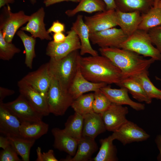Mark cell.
<instances>
[{"label":"cell","mask_w":161,"mask_h":161,"mask_svg":"<svg viewBox=\"0 0 161 161\" xmlns=\"http://www.w3.org/2000/svg\"><path fill=\"white\" fill-rule=\"evenodd\" d=\"M52 133L54 137V147L64 151L70 156H74L77 150L78 140L67 134L63 129L53 128Z\"/></svg>","instance_id":"obj_22"},{"label":"cell","mask_w":161,"mask_h":161,"mask_svg":"<svg viewBox=\"0 0 161 161\" xmlns=\"http://www.w3.org/2000/svg\"><path fill=\"white\" fill-rule=\"evenodd\" d=\"M20 94L35 109L43 116L48 115L49 111L46 97L21 79L17 83Z\"/></svg>","instance_id":"obj_13"},{"label":"cell","mask_w":161,"mask_h":161,"mask_svg":"<svg viewBox=\"0 0 161 161\" xmlns=\"http://www.w3.org/2000/svg\"><path fill=\"white\" fill-rule=\"evenodd\" d=\"M83 116V124L82 136L95 139L99 134L106 130L101 114L93 112Z\"/></svg>","instance_id":"obj_23"},{"label":"cell","mask_w":161,"mask_h":161,"mask_svg":"<svg viewBox=\"0 0 161 161\" xmlns=\"http://www.w3.org/2000/svg\"><path fill=\"white\" fill-rule=\"evenodd\" d=\"M85 23L90 33L103 30L117 26L115 18V10H106L98 12L91 16H85Z\"/></svg>","instance_id":"obj_12"},{"label":"cell","mask_w":161,"mask_h":161,"mask_svg":"<svg viewBox=\"0 0 161 161\" xmlns=\"http://www.w3.org/2000/svg\"><path fill=\"white\" fill-rule=\"evenodd\" d=\"M156 0H114L116 9L125 12L139 11L142 14L147 12Z\"/></svg>","instance_id":"obj_24"},{"label":"cell","mask_w":161,"mask_h":161,"mask_svg":"<svg viewBox=\"0 0 161 161\" xmlns=\"http://www.w3.org/2000/svg\"><path fill=\"white\" fill-rule=\"evenodd\" d=\"M148 71L143 72L132 77L141 85L143 90L152 99H156L161 100V90L156 87L148 76Z\"/></svg>","instance_id":"obj_34"},{"label":"cell","mask_w":161,"mask_h":161,"mask_svg":"<svg viewBox=\"0 0 161 161\" xmlns=\"http://www.w3.org/2000/svg\"><path fill=\"white\" fill-rule=\"evenodd\" d=\"M83 124V116L75 112L74 114L69 117L63 129L67 134L78 140L82 136Z\"/></svg>","instance_id":"obj_32"},{"label":"cell","mask_w":161,"mask_h":161,"mask_svg":"<svg viewBox=\"0 0 161 161\" xmlns=\"http://www.w3.org/2000/svg\"><path fill=\"white\" fill-rule=\"evenodd\" d=\"M37 157L36 161H58V160L55 157L54 152L52 149H49L47 152L41 151L40 147H38L36 149Z\"/></svg>","instance_id":"obj_39"},{"label":"cell","mask_w":161,"mask_h":161,"mask_svg":"<svg viewBox=\"0 0 161 161\" xmlns=\"http://www.w3.org/2000/svg\"><path fill=\"white\" fill-rule=\"evenodd\" d=\"M30 0V1L31 2V3L32 4H35L36 1V0Z\"/></svg>","instance_id":"obj_49"},{"label":"cell","mask_w":161,"mask_h":161,"mask_svg":"<svg viewBox=\"0 0 161 161\" xmlns=\"http://www.w3.org/2000/svg\"><path fill=\"white\" fill-rule=\"evenodd\" d=\"M153 44L148 32L138 29L127 37L120 48L150 57L155 61H161V53Z\"/></svg>","instance_id":"obj_4"},{"label":"cell","mask_w":161,"mask_h":161,"mask_svg":"<svg viewBox=\"0 0 161 161\" xmlns=\"http://www.w3.org/2000/svg\"><path fill=\"white\" fill-rule=\"evenodd\" d=\"M71 29L74 30L80 39V55L86 54L92 56L98 55L97 52L94 49L91 45L89 29L84 22L83 15H79L77 16L75 21L72 23Z\"/></svg>","instance_id":"obj_19"},{"label":"cell","mask_w":161,"mask_h":161,"mask_svg":"<svg viewBox=\"0 0 161 161\" xmlns=\"http://www.w3.org/2000/svg\"><path fill=\"white\" fill-rule=\"evenodd\" d=\"M14 90L2 87H0V102H3V100L7 97L13 94Z\"/></svg>","instance_id":"obj_41"},{"label":"cell","mask_w":161,"mask_h":161,"mask_svg":"<svg viewBox=\"0 0 161 161\" xmlns=\"http://www.w3.org/2000/svg\"><path fill=\"white\" fill-rule=\"evenodd\" d=\"M65 31L64 24L58 20L54 21L51 26L47 30L49 33L52 32L54 33L63 32Z\"/></svg>","instance_id":"obj_40"},{"label":"cell","mask_w":161,"mask_h":161,"mask_svg":"<svg viewBox=\"0 0 161 161\" xmlns=\"http://www.w3.org/2000/svg\"><path fill=\"white\" fill-rule=\"evenodd\" d=\"M94 99V93L84 94L74 100L71 106L75 112L83 116L94 112L92 107Z\"/></svg>","instance_id":"obj_33"},{"label":"cell","mask_w":161,"mask_h":161,"mask_svg":"<svg viewBox=\"0 0 161 161\" xmlns=\"http://www.w3.org/2000/svg\"><path fill=\"white\" fill-rule=\"evenodd\" d=\"M0 102V132L7 137L21 136V121Z\"/></svg>","instance_id":"obj_18"},{"label":"cell","mask_w":161,"mask_h":161,"mask_svg":"<svg viewBox=\"0 0 161 161\" xmlns=\"http://www.w3.org/2000/svg\"><path fill=\"white\" fill-rule=\"evenodd\" d=\"M128 37L121 29L115 27L89 34L90 41L100 48H120V45Z\"/></svg>","instance_id":"obj_9"},{"label":"cell","mask_w":161,"mask_h":161,"mask_svg":"<svg viewBox=\"0 0 161 161\" xmlns=\"http://www.w3.org/2000/svg\"><path fill=\"white\" fill-rule=\"evenodd\" d=\"M107 85L103 83L92 82L87 80L81 72L79 64L76 74L68 91L75 100L86 93L98 91Z\"/></svg>","instance_id":"obj_17"},{"label":"cell","mask_w":161,"mask_h":161,"mask_svg":"<svg viewBox=\"0 0 161 161\" xmlns=\"http://www.w3.org/2000/svg\"><path fill=\"white\" fill-rule=\"evenodd\" d=\"M52 78L47 63L36 70L29 73L21 79L46 97Z\"/></svg>","instance_id":"obj_11"},{"label":"cell","mask_w":161,"mask_h":161,"mask_svg":"<svg viewBox=\"0 0 161 161\" xmlns=\"http://www.w3.org/2000/svg\"><path fill=\"white\" fill-rule=\"evenodd\" d=\"M7 137L10 145L18 155L21 157L22 160L29 161L30 149L36 140L21 136Z\"/></svg>","instance_id":"obj_29"},{"label":"cell","mask_w":161,"mask_h":161,"mask_svg":"<svg viewBox=\"0 0 161 161\" xmlns=\"http://www.w3.org/2000/svg\"><path fill=\"white\" fill-rule=\"evenodd\" d=\"M106 10V4L103 0H80L75 8L67 10L65 13L68 16L71 17L80 12L91 13L103 11Z\"/></svg>","instance_id":"obj_28"},{"label":"cell","mask_w":161,"mask_h":161,"mask_svg":"<svg viewBox=\"0 0 161 161\" xmlns=\"http://www.w3.org/2000/svg\"><path fill=\"white\" fill-rule=\"evenodd\" d=\"M156 78L157 80H160L161 82V78H158L157 77H156Z\"/></svg>","instance_id":"obj_50"},{"label":"cell","mask_w":161,"mask_h":161,"mask_svg":"<svg viewBox=\"0 0 161 161\" xmlns=\"http://www.w3.org/2000/svg\"><path fill=\"white\" fill-rule=\"evenodd\" d=\"M79 65L81 72L88 80L117 85L122 79L121 72L109 58L102 55L82 57Z\"/></svg>","instance_id":"obj_1"},{"label":"cell","mask_w":161,"mask_h":161,"mask_svg":"<svg viewBox=\"0 0 161 161\" xmlns=\"http://www.w3.org/2000/svg\"><path fill=\"white\" fill-rule=\"evenodd\" d=\"M18 154L11 145L1 150L0 154V161H21Z\"/></svg>","instance_id":"obj_37"},{"label":"cell","mask_w":161,"mask_h":161,"mask_svg":"<svg viewBox=\"0 0 161 161\" xmlns=\"http://www.w3.org/2000/svg\"><path fill=\"white\" fill-rule=\"evenodd\" d=\"M3 104L21 122L42 120L43 116L38 113L21 94L15 100L7 103H3Z\"/></svg>","instance_id":"obj_8"},{"label":"cell","mask_w":161,"mask_h":161,"mask_svg":"<svg viewBox=\"0 0 161 161\" xmlns=\"http://www.w3.org/2000/svg\"><path fill=\"white\" fill-rule=\"evenodd\" d=\"M129 112L127 107L112 103L101 114L106 130L114 132L118 129L128 120L126 116Z\"/></svg>","instance_id":"obj_14"},{"label":"cell","mask_w":161,"mask_h":161,"mask_svg":"<svg viewBox=\"0 0 161 161\" xmlns=\"http://www.w3.org/2000/svg\"><path fill=\"white\" fill-rule=\"evenodd\" d=\"M10 145L8 137L5 136L1 135L0 136V147L5 149Z\"/></svg>","instance_id":"obj_43"},{"label":"cell","mask_w":161,"mask_h":161,"mask_svg":"<svg viewBox=\"0 0 161 161\" xmlns=\"http://www.w3.org/2000/svg\"><path fill=\"white\" fill-rule=\"evenodd\" d=\"M111 136L114 140H118L124 145L133 142L145 141L150 137L142 128L128 120L113 132Z\"/></svg>","instance_id":"obj_10"},{"label":"cell","mask_w":161,"mask_h":161,"mask_svg":"<svg viewBox=\"0 0 161 161\" xmlns=\"http://www.w3.org/2000/svg\"><path fill=\"white\" fill-rule=\"evenodd\" d=\"M95 139L82 136L78 140L77 149L73 157L70 156L61 160L63 161H87L92 159V155L98 149Z\"/></svg>","instance_id":"obj_21"},{"label":"cell","mask_w":161,"mask_h":161,"mask_svg":"<svg viewBox=\"0 0 161 161\" xmlns=\"http://www.w3.org/2000/svg\"><path fill=\"white\" fill-rule=\"evenodd\" d=\"M80 56L77 50L59 60L50 58L48 62L52 76L66 90H68L76 74Z\"/></svg>","instance_id":"obj_3"},{"label":"cell","mask_w":161,"mask_h":161,"mask_svg":"<svg viewBox=\"0 0 161 161\" xmlns=\"http://www.w3.org/2000/svg\"><path fill=\"white\" fill-rule=\"evenodd\" d=\"M120 87L119 89H113L106 86L101 88L100 90L112 103L120 105H127L137 111L145 109L144 104L135 102L131 99L126 88Z\"/></svg>","instance_id":"obj_16"},{"label":"cell","mask_w":161,"mask_h":161,"mask_svg":"<svg viewBox=\"0 0 161 161\" xmlns=\"http://www.w3.org/2000/svg\"><path fill=\"white\" fill-rule=\"evenodd\" d=\"M155 142L159 151V154L157 157V159L161 161V134H158L156 136Z\"/></svg>","instance_id":"obj_45"},{"label":"cell","mask_w":161,"mask_h":161,"mask_svg":"<svg viewBox=\"0 0 161 161\" xmlns=\"http://www.w3.org/2000/svg\"><path fill=\"white\" fill-rule=\"evenodd\" d=\"M161 25V8L154 5L147 12L142 14L138 29L148 32Z\"/></svg>","instance_id":"obj_30"},{"label":"cell","mask_w":161,"mask_h":161,"mask_svg":"<svg viewBox=\"0 0 161 161\" xmlns=\"http://www.w3.org/2000/svg\"><path fill=\"white\" fill-rule=\"evenodd\" d=\"M80 0H44V4L46 7L56 3L64 1H71L75 2H79Z\"/></svg>","instance_id":"obj_44"},{"label":"cell","mask_w":161,"mask_h":161,"mask_svg":"<svg viewBox=\"0 0 161 161\" xmlns=\"http://www.w3.org/2000/svg\"><path fill=\"white\" fill-rule=\"evenodd\" d=\"M117 85L126 88L132 97L139 102L151 103L152 99L147 95L140 83L132 77L122 79Z\"/></svg>","instance_id":"obj_27"},{"label":"cell","mask_w":161,"mask_h":161,"mask_svg":"<svg viewBox=\"0 0 161 161\" xmlns=\"http://www.w3.org/2000/svg\"><path fill=\"white\" fill-rule=\"evenodd\" d=\"M21 52V49L12 42H8L5 40L0 30V59L4 61H9L16 54Z\"/></svg>","instance_id":"obj_35"},{"label":"cell","mask_w":161,"mask_h":161,"mask_svg":"<svg viewBox=\"0 0 161 161\" xmlns=\"http://www.w3.org/2000/svg\"><path fill=\"white\" fill-rule=\"evenodd\" d=\"M15 2L14 0H0V8L5 6L9 3L13 4Z\"/></svg>","instance_id":"obj_47"},{"label":"cell","mask_w":161,"mask_h":161,"mask_svg":"<svg viewBox=\"0 0 161 161\" xmlns=\"http://www.w3.org/2000/svg\"><path fill=\"white\" fill-rule=\"evenodd\" d=\"M115 18L117 26L128 37L138 30L142 14L139 11L125 12L116 9Z\"/></svg>","instance_id":"obj_20"},{"label":"cell","mask_w":161,"mask_h":161,"mask_svg":"<svg viewBox=\"0 0 161 161\" xmlns=\"http://www.w3.org/2000/svg\"><path fill=\"white\" fill-rule=\"evenodd\" d=\"M66 33V38L64 41L56 43L52 41L48 43L46 49V54L50 58L59 60L74 51L80 49V40L74 30L71 29Z\"/></svg>","instance_id":"obj_7"},{"label":"cell","mask_w":161,"mask_h":161,"mask_svg":"<svg viewBox=\"0 0 161 161\" xmlns=\"http://www.w3.org/2000/svg\"><path fill=\"white\" fill-rule=\"evenodd\" d=\"M30 16V18L26 25L21 28V30L29 32L35 38L51 40L52 38L46 30L44 22L45 16L44 8L41 7Z\"/></svg>","instance_id":"obj_15"},{"label":"cell","mask_w":161,"mask_h":161,"mask_svg":"<svg viewBox=\"0 0 161 161\" xmlns=\"http://www.w3.org/2000/svg\"><path fill=\"white\" fill-rule=\"evenodd\" d=\"M154 5L161 8V0H156Z\"/></svg>","instance_id":"obj_48"},{"label":"cell","mask_w":161,"mask_h":161,"mask_svg":"<svg viewBox=\"0 0 161 161\" xmlns=\"http://www.w3.org/2000/svg\"><path fill=\"white\" fill-rule=\"evenodd\" d=\"M106 6V9L116 10V7L114 0H103Z\"/></svg>","instance_id":"obj_46"},{"label":"cell","mask_w":161,"mask_h":161,"mask_svg":"<svg viewBox=\"0 0 161 161\" xmlns=\"http://www.w3.org/2000/svg\"><path fill=\"white\" fill-rule=\"evenodd\" d=\"M94 94L93 111L97 113L102 114L108 108L112 103L100 89L94 92Z\"/></svg>","instance_id":"obj_36"},{"label":"cell","mask_w":161,"mask_h":161,"mask_svg":"<svg viewBox=\"0 0 161 161\" xmlns=\"http://www.w3.org/2000/svg\"><path fill=\"white\" fill-rule=\"evenodd\" d=\"M103 56L109 58L120 70L122 79L134 76L147 71L155 61L150 58H144L131 51L115 47L100 48Z\"/></svg>","instance_id":"obj_2"},{"label":"cell","mask_w":161,"mask_h":161,"mask_svg":"<svg viewBox=\"0 0 161 161\" xmlns=\"http://www.w3.org/2000/svg\"><path fill=\"white\" fill-rule=\"evenodd\" d=\"M4 6L0 18V30L5 40L12 42L14 36L18 29L27 22L30 16L25 14L23 10L13 13L9 4Z\"/></svg>","instance_id":"obj_6"},{"label":"cell","mask_w":161,"mask_h":161,"mask_svg":"<svg viewBox=\"0 0 161 161\" xmlns=\"http://www.w3.org/2000/svg\"><path fill=\"white\" fill-rule=\"evenodd\" d=\"M114 140L111 135L107 137L100 140V147L96 156L92 158L90 161H117V157L116 147L113 143Z\"/></svg>","instance_id":"obj_26"},{"label":"cell","mask_w":161,"mask_h":161,"mask_svg":"<svg viewBox=\"0 0 161 161\" xmlns=\"http://www.w3.org/2000/svg\"><path fill=\"white\" fill-rule=\"evenodd\" d=\"M52 37L53 41L56 43L62 42L64 41L66 38V36L62 32L54 33Z\"/></svg>","instance_id":"obj_42"},{"label":"cell","mask_w":161,"mask_h":161,"mask_svg":"<svg viewBox=\"0 0 161 161\" xmlns=\"http://www.w3.org/2000/svg\"><path fill=\"white\" fill-rule=\"evenodd\" d=\"M46 97L50 113L56 116L64 115L74 100L68 90L52 76Z\"/></svg>","instance_id":"obj_5"},{"label":"cell","mask_w":161,"mask_h":161,"mask_svg":"<svg viewBox=\"0 0 161 161\" xmlns=\"http://www.w3.org/2000/svg\"><path fill=\"white\" fill-rule=\"evenodd\" d=\"M49 125L42 120L38 122H21L20 129L21 136L36 140L47 134Z\"/></svg>","instance_id":"obj_25"},{"label":"cell","mask_w":161,"mask_h":161,"mask_svg":"<svg viewBox=\"0 0 161 161\" xmlns=\"http://www.w3.org/2000/svg\"><path fill=\"white\" fill-rule=\"evenodd\" d=\"M16 34L21 40L24 48L25 64L27 67L31 69L32 68L33 60L36 56L35 38L32 36L28 35L21 30L18 31Z\"/></svg>","instance_id":"obj_31"},{"label":"cell","mask_w":161,"mask_h":161,"mask_svg":"<svg viewBox=\"0 0 161 161\" xmlns=\"http://www.w3.org/2000/svg\"><path fill=\"white\" fill-rule=\"evenodd\" d=\"M148 32L153 44L161 53V25L151 29Z\"/></svg>","instance_id":"obj_38"}]
</instances>
